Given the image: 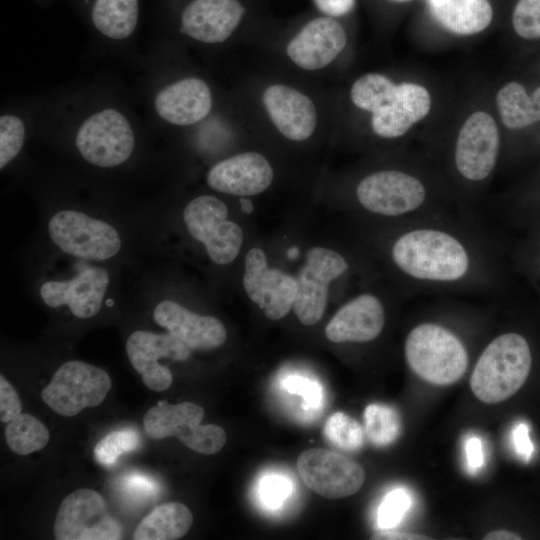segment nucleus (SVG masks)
Returning <instances> with one entry per match:
<instances>
[{
  "instance_id": "c9c22d12",
  "label": "nucleus",
  "mask_w": 540,
  "mask_h": 540,
  "mask_svg": "<svg viewBox=\"0 0 540 540\" xmlns=\"http://www.w3.org/2000/svg\"><path fill=\"white\" fill-rule=\"evenodd\" d=\"M515 33L525 40L540 39V0H517L511 16Z\"/></svg>"
},
{
  "instance_id": "aec40b11",
  "label": "nucleus",
  "mask_w": 540,
  "mask_h": 540,
  "mask_svg": "<svg viewBox=\"0 0 540 540\" xmlns=\"http://www.w3.org/2000/svg\"><path fill=\"white\" fill-rule=\"evenodd\" d=\"M262 103L273 125L287 139L304 141L314 133L317 109L303 92L285 84H272L265 88Z\"/></svg>"
},
{
  "instance_id": "4be33fe9",
  "label": "nucleus",
  "mask_w": 540,
  "mask_h": 540,
  "mask_svg": "<svg viewBox=\"0 0 540 540\" xmlns=\"http://www.w3.org/2000/svg\"><path fill=\"white\" fill-rule=\"evenodd\" d=\"M245 14L239 0H193L181 15V33L206 44L226 41Z\"/></svg>"
},
{
  "instance_id": "de8ad7c7",
  "label": "nucleus",
  "mask_w": 540,
  "mask_h": 540,
  "mask_svg": "<svg viewBox=\"0 0 540 540\" xmlns=\"http://www.w3.org/2000/svg\"><path fill=\"white\" fill-rule=\"evenodd\" d=\"M391 1H394V2H407V1H410V0H391Z\"/></svg>"
},
{
  "instance_id": "79ce46f5",
  "label": "nucleus",
  "mask_w": 540,
  "mask_h": 540,
  "mask_svg": "<svg viewBox=\"0 0 540 540\" xmlns=\"http://www.w3.org/2000/svg\"><path fill=\"white\" fill-rule=\"evenodd\" d=\"M315 7L323 13V15L330 17H341L350 13L356 0H312Z\"/></svg>"
},
{
  "instance_id": "f03ea898",
  "label": "nucleus",
  "mask_w": 540,
  "mask_h": 540,
  "mask_svg": "<svg viewBox=\"0 0 540 540\" xmlns=\"http://www.w3.org/2000/svg\"><path fill=\"white\" fill-rule=\"evenodd\" d=\"M355 199L366 212L393 221L460 212L452 193L435 186L418 169L387 168L370 172L358 181Z\"/></svg>"
},
{
  "instance_id": "f704fd0d",
  "label": "nucleus",
  "mask_w": 540,
  "mask_h": 540,
  "mask_svg": "<svg viewBox=\"0 0 540 540\" xmlns=\"http://www.w3.org/2000/svg\"><path fill=\"white\" fill-rule=\"evenodd\" d=\"M25 139V126L15 115L0 117V168L3 169L20 152Z\"/></svg>"
},
{
  "instance_id": "b1692460",
  "label": "nucleus",
  "mask_w": 540,
  "mask_h": 540,
  "mask_svg": "<svg viewBox=\"0 0 540 540\" xmlns=\"http://www.w3.org/2000/svg\"><path fill=\"white\" fill-rule=\"evenodd\" d=\"M212 93L200 78L187 77L161 89L155 97L158 115L170 124L189 126L203 120L212 109Z\"/></svg>"
},
{
  "instance_id": "4c0bfd02",
  "label": "nucleus",
  "mask_w": 540,
  "mask_h": 540,
  "mask_svg": "<svg viewBox=\"0 0 540 540\" xmlns=\"http://www.w3.org/2000/svg\"><path fill=\"white\" fill-rule=\"evenodd\" d=\"M282 384L288 393L301 396L304 403L312 409L318 408L323 403L321 386L309 378L290 375L283 380Z\"/></svg>"
},
{
  "instance_id": "cd10ccee",
  "label": "nucleus",
  "mask_w": 540,
  "mask_h": 540,
  "mask_svg": "<svg viewBox=\"0 0 540 540\" xmlns=\"http://www.w3.org/2000/svg\"><path fill=\"white\" fill-rule=\"evenodd\" d=\"M91 18L94 26L108 38H127L137 25L138 0H95Z\"/></svg>"
},
{
  "instance_id": "72a5a7b5",
  "label": "nucleus",
  "mask_w": 540,
  "mask_h": 540,
  "mask_svg": "<svg viewBox=\"0 0 540 540\" xmlns=\"http://www.w3.org/2000/svg\"><path fill=\"white\" fill-rule=\"evenodd\" d=\"M412 504V498L406 488L396 487L390 490L377 510V526L379 530L393 529L406 515Z\"/></svg>"
},
{
  "instance_id": "39448f33",
  "label": "nucleus",
  "mask_w": 540,
  "mask_h": 540,
  "mask_svg": "<svg viewBox=\"0 0 540 540\" xmlns=\"http://www.w3.org/2000/svg\"><path fill=\"white\" fill-rule=\"evenodd\" d=\"M532 361L528 340L518 332H503L482 349L470 377L471 390L487 404L507 400L528 379Z\"/></svg>"
},
{
  "instance_id": "393cba45",
  "label": "nucleus",
  "mask_w": 540,
  "mask_h": 540,
  "mask_svg": "<svg viewBox=\"0 0 540 540\" xmlns=\"http://www.w3.org/2000/svg\"><path fill=\"white\" fill-rule=\"evenodd\" d=\"M432 15L447 31L473 35L485 30L493 19L488 0H428Z\"/></svg>"
},
{
  "instance_id": "4468645a",
  "label": "nucleus",
  "mask_w": 540,
  "mask_h": 540,
  "mask_svg": "<svg viewBox=\"0 0 540 540\" xmlns=\"http://www.w3.org/2000/svg\"><path fill=\"white\" fill-rule=\"evenodd\" d=\"M126 353L143 383L153 391L167 390L173 376L170 369L158 362L160 358L183 362L189 359L191 349L171 333H152L137 330L126 341Z\"/></svg>"
},
{
  "instance_id": "9d476101",
  "label": "nucleus",
  "mask_w": 540,
  "mask_h": 540,
  "mask_svg": "<svg viewBox=\"0 0 540 540\" xmlns=\"http://www.w3.org/2000/svg\"><path fill=\"white\" fill-rule=\"evenodd\" d=\"M75 143L87 162L110 168L130 157L135 138L126 117L115 109L107 108L92 114L81 124Z\"/></svg>"
},
{
  "instance_id": "a878e982",
  "label": "nucleus",
  "mask_w": 540,
  "mask_h": 540,
  "mask_svg": "<svg viewBox=\"0 0 540 540\" xmlns=\"http://www.w3.org/2000/svg\"><path fill=\"white\" fill-rule=\"evenodd\" d=\"M193 524V515L182 503L168 502L154 508L134 531V540H176Z\"/></svg>"
},
{
  "instance_id": "2f4dec72",
  "label": "nucleus",
  "mask_w": 540,
  "mask_h": 540,
  "mask_svg": "<svg viewBox=\"0 0 540 540\" xmlns=\"http://www.w3.org/2000/svg\"><path fill=\"white\" fill-rule=\"evenodd\" d=\"M323 434L332 446L346 452L357 451L364 443L361 425L344 412H336L327 419Z\"/></svg>"
},
{
  "instance_id": "20e7f679",
  "label": "nucleus",
  "mask_w": 540,
  "mask_h": 540,
  "mask_svg": "<svg viewBox=\"0 0 540 540\" xmlns=\"http://www.w3.org/2000/svg\"><path fill=\"white\" fill-rule=\"evenodd\" d=\"M404 356L414 374L439 386L457 382L470 362L464 337L439 318L423 319L409 330L404 341Z\"/></svg>"
},
{
  "instance_id": "a18cd8bd",
  "label": "nucleus",
  "mask_w": 540,
  "mask_h": 540,
  "mask_svg": "<svg viewBox=\"0 0 540 540\" xmlns=\"http://www.w3.org/2000/svg\"><path fill=\"white\" fill-rule=\"evenodd\" d=\"M485 540H520L522 537L512 531L508 530H494L484 536Z\"/></svg>"
},
{
  "instance_id": "ea45409f",
  "label": "nucleus",
  "mask_w": 540,
  "mask_h": 540,
  "mask_svg": "<svg viewBox=\"0 0 540 540\" xmlns=\"http://www.w3.org/2000/svg\"><path fill=\"white\" fill-rule=\"evenodd\" d=\"M123 487L136 499L154 498L158 492V486L154 480L136 473L128 475L123 480Z\"/></svg>"
},
{
  "instance_id": "0eeeda50",
  "label": "nucleus",
  "mask_w": 540,
  "mask_h": 540,
  "mask_svg": "<svg viewBox=\"0 0 540 540\" xmlns=\"http://www.w3.org/2000/svg\"><path fill=\"white\" fill-rule=\"evenodd\" d=\"M111 378L92 364L71 360L62 364L42 390L41 397L55 413L72 417L84 408L96 407L106 398Z\"/></svg>"
},
{
  "instance_id": "a211bd4d",
  "label": "nucleus",
  "mask_w": 540,
  "mask_h": 540,
  "mask_svg": "<svg viewBox=\"0 0 540 540\" xmlns=\"http://www.w3.org/2000/svg\"><path fill=\"white\" fill-rule=\"evenodd\" d=\"M431 104L430 93L424 86L411 82L397 84L385 102L371 113L372 131L383 139L400 138L427 116Z\"/></svg>"
},
{
  "instance_id": "f257e3e1",
  "label": "nucleus",
  "mask_w": 540,
  "mask_h": 540,
  "mask_svg": "<svg viewBox=\"0 0 540 540\" xmlns=\"http://www.w3.org/2000/svg\"><path fill=\"white\" fill-rule=\"evenodd\" d=\"M387 257L413 294H496L502 252L495 229L460 212L395 220Z\"/></svg>"
},
{
  "instance_id": "e433bc0d",
  "label": "nucleus",
  "mask_w": 540,
  "mask_h": 540,
  "mask_svg": "<svg viewBox=\"0 0 540 540\" xmlns=\"http://www.w3.org/2000/svg\"><path fill=\"white\" fill-rule=\"evenodd\" d=\"M257 493L259 501L264 507L276 510L293 493V483L283 474L269 473L260 479Z\"/></svg>"
},
{
  "instance_id": "49530a36",
  "label": "nucleus",
  "mask_w": 540,
  "mask_h": 540,
  "mask_svg": "<svg viewBox=\"0 0 540 540\" xmlns=\"http://www.w3.org/2000/svg\"><path fill=\"white\" fill-rule=\"evenodd\" d=\"M241 209L243 212L249 214L253 211V205L247 198H240Z\"/></svg>"
},
{
  "instance_id": "2eb2a0df",
  "label": "nucleus",
  "mask_w": 540,
  "mask_h": 540,
  "mask_svg": "<svg viewBox=\"0 0 540 540\" xmlns=\"http://www.w3.org/2000/svg\"><path fill=\"white\" fill-rule=\"evenodd\" d=\"M243 285L251 301L263 309L270 320L285 317L293 307L296 279L279 269L269 268L260 248L254 247L247 252Z\"/></svg>"
},
{
  "instance_id": "37998d69",
  "label": "nucleus",
  "mask_w": 540,
  "mask_h": 540,
  "mask_svg": "<svg viewBox=\"0 0 540 540\" xmlns=\"http://www.w3.org/2000/svg\"><path fill=\"white\" fill-rule=\"evenodd\" d=\"M371 539H381V540H425L430 539V537H426L424 535L420 534H414L409 532H402L398 530L393 529H384V530H378L373 534Z\"/></svg>"
},
{
  "instance_id": "c85d7f7f",
  "label": "nucleus",
  "mask_w": 540,
  "mask_h": 540,
  "mask_svg": "<svg viewBox=\"0 0 540 540\" xmlns=\"http://www.w3.org/2000/svg\"><path fill=\"white\" fill-rule=\"evenodd\" d=\"M50 435L45 425L36 417L21 413L5 428V439L16 454L25 456L44 448Z\"/></svg>"
},
{
  "instance_id": "473e14b6",
  "label": "nucleus",
  "mask_w": 540,
  "mask_h": 540,
  "mask_svg": "<svg viewBox=\"0 0 540 540\" xmlns=\"http://www.w3.org/2000/svg\"><path fill=\"white\" fill-rule=\"evenodd\" d=\"M141 443V436L132 428L115 430L104 436L95 446L93 453L96 461L105 467L114 466L125 453L136 450Z\"/></svg>"
},
{
  "instance_id": "1a4fd4ad",
  "label": "nucleus",
  "mask_w": 540,
  "mask_h": 540,
  "mask_svg": "<svg viewBox=\"0 0 540 540\" xmlns=\"http://www.w3.org/2000/svg\"><path fill=\"white\" fill-rule=\"evenodd\" d=\"M227 217L226 204L211 195L194 198L183 211L189 234L205 246L210 259L219 265L232 262L243 243L241 227Z\"/></svg>"
},
{
  "instance_id": "9b49d317",
  "label": "nucleus",
  "mask_w": 540,
  "mask_h": 540,
  "mask_svg": "<svg viewBox=\"0 0 540 540\" xmlns=\"http://www.w3.org/2000/svg\"><path fill=\"white\" fill-rule=\"evenodd\" d=\"M53 532L57 540H118L122 536L121 525L109 514L103 497L89 488L63 499Z\"/></svg>"
},
{
  "instance_id": "a19ab883",
  "label": "nucleus",
  "mask_w": 540,
  "mask_h": 540,
  "mask_svg": "<svg viewBox=\"0 0 540 540\" xmlns=\"http://www.w3.org/2000/svg\"><path fill=\"white\" fill-rule=\"evenodd\" d=\"M466 467L470 473L478 472L485 464L484 447L482 440L470 435L464 443Z\"/></svg>"
},
{
  "instance_id": "7ed1b4c3",
  "label": "nucleus",
  "mask_w": 540,
  "mask_h": 540,
  "mask_svg": "<svg viewBox=\"0 0 540 540\" xmlns=\"http://www.w3.org/2000/svg\"><path fill=\"white\" fill-rule=\"evenodd\" d=\"M500 153L498 126L485 111L470 114L455 138L451 165L460 184L456 203L467 216L480 217L476 211V193L495 171Z\"/></svg>"
},
{
  "instance_id": "58836bf2",
  "label": "nucleus",
  "mask_w": 540,
  "mask_h": 540,
  "mask_svg": "<svg viewBox=\"0 0 540 540\" xmlns=\"http://www.w3.org/2000/svg\"><path fill=\"white\" fill-rule=\"evenodd\" d=\"M22 405L14 387L0 376V421L9 423L21 414Z\"/></svg>"
},
{
  "instance_id": "c756f323",
  "label": "nucleus",
  "mask_w": 540,
  "mask_h": 540,
  "mask_svg": "<svg viewBox=\"0 0 540 540\" xmlns=\"http://www.w3.org/2000/svg\"><path fill=\"white\" fill-rule=\"evenodd\" d=\"M364 429L366 437L373 445L389 446L400 435V416L395 408L386 404H369L364 410Z\"/></svg>"
},
{
  "instance_id": "ddd939ff",
  "label": "nucleus",
  "mask_w": 540,
  "mask_h": 540,
  "mask_svg": "<svg viewBox=\"0 0 540 540\" xmlns=\"http://www.w3.org/2000/svg\"><path fill=\"white\" fill-rule=\"evenodd\" d=\"M296 466L304 484L328 499L345 498L357 493L365 480V472L357 462L328 449L303 451Z\"/></svg>"
},
{
  "instance_id": "6ab92c4d",
  "label": "nucleus",
  "mask_w": 540,
  "mask_h": 540,
  "mask_svg": "<svg viewBox=\"0 0 540 540\" xmlns=\"http://www.w3.org/2000/svg\"><path fill=\"white\" fill-rule=\"evenodd\" d=\"M108 284L109 275L105 269L86 267L70 280L43 283L40 296L49 307L67 305L74 316L87 319L100 311Z\"/></svg>"
},
{
  "instance_id": "6e6552de",
  "label": "nucleus",
  "mask_w": 540,
  "mask_h": 540,
  "mask_svg": "<svg viewBox=\"0 0 540 540\" xmlns=\"http://www.w3.org/2000/svg\"><path fill=\"white\" fill-rule=\"evenodd\" d=\"M48 232L63 252L86 260L110 259L122 245L121 237L112 225L75 210L54 214Z\"/></svg>"
},
{
  "instance_id": "c03bdc74",
  "label": "nucleus",
  "mask_w": 540,
  "mask_h": 540,
  "mask_svg": "<svg viewBox=\"0 0 540 540\" xmlns=\"http://www.w3.org/2000/svg\"><path fill=\"white\" fill-rule=\"evenodd\" d=\"M513 441L516 451L519 454L529 455L531 452V445L527 438V430L524 425H519L513 431Z\"/></svg>"
},
{
  "instance_id": "dca6fc26",
  "label": "nucleus",
  "mask_w": 540,
  "mask_h": 540,
  "mask_svg": "<svg viewBox=\"0 0 540 540\" xmlns=\"http://www.w3.org/2000/svg\"><path fill=\"white\" fill-rule=\"evenodd\" d=\"M347 34L334 17L308 21L288 42L286 54L299 68L314 71L331 64L345 49Z\"/></svg>"
},
{
  "instance_id": "f8f14e48",
  "label": "nucleus",
  "mask_w": 540,
  "mask_h": 540,
  "mask_svg": "<svg viewBox=\"0 0 540 540\" xmlns=\"http://www.w3.org/2000/svg\"><path fill=\"white\" fill-rule=\"evenodd\" d=\"M350 269L349 261L339 252L313 247L296 279L297 292L293 310L298 320L307 326L316 324L324 315L329 284Z\"/></svg>"
},
{
  "instance_id": "7c9ffc66",
  "label": "nucleus",
  "mask_w": 540,
  "mask_h": 540,
  "mask_svg": "<svg viewBox=\"0 0 540 540\" xmlns=\"http://www.w3.org/2000/svg\"><path fill=\"white\" fill-rule=\"evenodd\" d=\"M388 76L370 72L357 78L350 89V99L359 109L373 113L396 87Z\"/></svg>"
},
{
  "instance_id": "5701e85b",
  "label": "nucleus",
  "mask_w": 540,
  "mask_h": 540,
  "mask_svg": "<svg viewBox=\"0 0 540 540\" xmlns=\"http://www.w3.org/2000/svg\"><path fill=\"white\" fill-rule=\"evenodd\" d=\"M155 322L191 350H211L224 344L227 332L215 317L194 313L171 301L159 302L153 312Z\"/></svg>"
},
{
  "instance_id": "f3484780",
  "label": "nucleus",
  "mask_w": 540,
  "mask_h": 540,
  "mask_svg": "<svg viewBox=\"0 0 540 540\" xmlns=\"http://www.w3.org/2000/svg\"><path fill=\"white\" fill-rule=\"evenodd\" d=\"M386 324V307L379 295L364 292L342 305L325 328L334 343H367L377 339Z\"/></svg>"
},
{
  "instance_id": "bb28decb",
  "label": "nucleus",
  "mask_w": 540,
  "mask_h": 540,
  "mask_svg": "<svg viewBox=\"0 0 540 540\" xmlns=\"http://www.w3.org/2000/svg\"><path fill=\"white\" fill-rule=\"evenodd\" d=\"M495 103L508 129H523L540 121V87L528 94L522 84L508 82L498 90Z\"/></svg>"
},
{
  "instance_id": "423d86ee",
  "label": "nucleus",
  "mask_w": 540,
  "mask_h": 540,
  "mask_svg": "<svg viewBox=\"0 0 540 540\" xmlns=\"http://www.w3.org/2000/svg\"><path fill=\"white\" fill-rule=\"evenodd\" d=\"M203 407L192 402L169 404L159 401L148 409L143 418L145 432L151 439L176 437L187 448L212 455L226 443L225 430L215 424L202 425Z\"/></svg>"
},
{
  "instance_id": "412c9836",
  "label": "nucleus",
  "mask_w": 540,
  "mask_h": 540,
  "mask_svg": "<svg viewBox=\"0 0 540 540\" xmlns=\"http://www.w3.org/2000/svg\"><path fill=\"white\" fill-rule=\"evenodd\" d=\"M273 176L268 160L258 152L248 151L212 166L206 180L215 191L246 197L264 192L271 185Z\"/></svg>"
}]
</instances>
